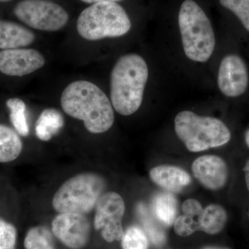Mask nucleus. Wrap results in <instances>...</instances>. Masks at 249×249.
Segmentation results:
<instances>
[{
  "mask_svg": "<svg viewBox=\"0 0 249 249\" xmlns=\"http://www.w3.org/2000/svg\"><path fill=\"white\" fill-rule=\"evenodd\" d=\"M14 14L24 24L40 31L60 30L69 20L62 6L47 0H23L16 5Z\"/></svg>",
  "mask_w": 249,
  "mask_h": 249,
  "instance_id": "7",
  "label": "nucleus"
},
{
  "mask_svg": "<svg viewBox=\"0 0 249 249\" xmlns=\"http://www.w3.org/2000/svg\"><path fill=\"white\" fill-rule=\"evenodd\" d=\"M192 171L196 179L211 191L222 189L227 184L229 169L225 160L216 155H205L193 161Z\"/></svg>",
  "mask_w": 249,
  "mask_h": 249,
  "instance_id": "12",
  "label": "nucleus"
},
{
  "mask_svg": "<svg viewBox=\"0 0 249 249\" xmlns=\"http://www.w3.org/2000/svg\"><path fill=\"white\" fill-rule=\"evenodd\" d=\"M131 26L130 19L124 8L113 1L91 5L83 11L77 21L78 34L90 41L125 35Z\"/></svg>",
  "mask_w": 249,
  "mask_h": 249,
  "instance_id": "5",
  "label": "nucleus"
},
{
  "mask_svg": "<svg viewBox=\"0 0 249 249\" xmlns=\"http://www.w3.org/2000/svg\"><path fill=\"white\" fill-rule=\"evenodd\" d=\"M106 183L96 173L79 174L69 178L55 193L53 209L60 213L88 214L103 194Z\"/></svg>",
  "mask_w": 249,
  "mask_h": 249,
  "instance_id": "6",
  "label": "nucleus"
},
{
  "mask_svg": "<svg viewBox=\"0 0 249 249\" xmlns=\"http://www.w3.org/2000/svg\"><path fill=\"white\" fill-rule=\"evenodd\" d=\"M124 249H147L148 237L145 231L138 227H131L124 232L122 240Z\"/></svg>",
  "mask_w": 249,
  "mask_h": 249,
  "instance_id": "22",
  "label": "nucleus"
},
{
  "mask_svg": "<svg viewBox=\"0 0 249 249\" xmlns=\"http://www.w3.org/2000/svg\"><path fill=\"white\" fill-rule=\"evenodd\" d=\"M175 129L178 139L193 152L222 146L231 138L229 127L223 121L198 116L191 111L178 113L175 119Z\"/></svg>",
  "mask_w": 249,
  "mask_h": 249,
  "instance_id": "4",
  "label": "nucleus"
},
{
  "mask_svg": "<svg viewBox=\"0 0 249 249\" xmlns=\"http://www.w3.org/2000/svg\"><path fill=\"white\" fill-rule=\"evenodd\" d=\"M81 1H84L85 3H89V4H95V3L102 2V1L116 2V1H121V0H81Z\"/></svg>",
  "mask_w": 249,
  "mask_h": 249,
  "instance_id": "28",
  "label": "nucleus"
},
{
  "mask_svg": "<svg viewBox=\"0 0 249 249\" xmlns=\"http://www.w3.org/2000/svg\"><path fill=\"white\" fill-rule=\"evenodd\" d=\"M244 172H245L246 184H247V189L249 191V160L246 163Z\"/></svg>",
  "mask_w": 249,
  "mask_h": 249,
  "instance_id": "27",
  "label": "nucleus"
},
{
  "mask_svg": "<svg viewBox=\"0 0 249 249\" xmlns=\"http://www.w3.org/2000/svg\"><path fill=\"white\" fill-rule=\"evenodd\" d=\"M178 26L186 56L193 61H208L213 53L215 37L209 18L196 1H183Z\"/></svg>",
  "mask_w": 249,
  "mask_h": 249,
  "instance_id": "3",
  "label": "nucleus"
},
{
  "mask_svg": "<svg viewBox=\"0 0 249 249\" xmlns=\"http://www.w3.org/2000/svg\"><path fill=\"white\" fill-rule=\"evenodd\" d=\"M221 5L231 11L249 31V0H219Z\"/></svg>",
  "mask_w": 249,
  "mask_h": 249,
  "instance_id": "23",
  "label": "nucleus"
},
{
  "mask_svg": "<svg viewBox=\"0 0 249 249\" xmlns=\"http://www.w3.org/2000/svg\"><path fill=\"white\" fill-rule=\"evenodd\" d=\"M60 103L64 111L83 121L85 128L91 133H104L114 124V113L110 101L91 82L78 80L70 83L62 92Z\"/></svg>",
  "mask_w": 249,
  "mask_h": 249,
  "instance_id": "1",
  "label": "nucleus"
},
{
  "mask_svg": "<svg viewBox=\"0 0 249 249\" xmlns=\"http://www.w3.org/2000/svg\"><path fill=\"white\" fill-rule=\"evenodd\" d=\"M228 220L226 210L219 204H211L204 209L199 218V231L216 235L225 227Z\"/></svg>",
  "mask_w": 249,
  "mask_h": 249,
  "instance_id": "17",
  "label": "nucleus"
},
{
  "mask_svg": "<svg viewBox=\"0 0 249 249\" xmlns=\"http://www.w3.org/2000/svg\"><path fill=\"white\" fill-rule=\"evenodd\" d=\"M152 213L165 227L173 225L178 213V201L172 193L165 192L156 195L152 199Z\"/></svg>",
  "mask_w": 249,
  "mask_h": 249,
  "instance_id": "15",
  "label": "nucleus"
},
{
  "mask_svg": "<svg viewBox=\"0 0 249 249\" xmlns=\"http://www.w3.org/2000/svg\"></svg>",
  "mask_w": 249,
  "mask_h": 249,
  "instance_id": "32",
  "label": "nucleus"
},
{
  "mask_svg": "<svg viewBox=\"0 0 249 249\" xmlns=\"http://www.w3.org/2000/svg\"><path fill=\"white\" fill-rule=\"evenodd\" d=\"M204 209L202 206L196 199H188L183 203V214L194 216V217H199L202 213Z\"/></svg>",
  "mask_w": 249,
  "mask_h": 249,
  "instance_id": "26",
  "label": "nucleus"
},
{
  "mask_svg": "<svg viewBox=\"0 0 249 249\" xmlns=\"http://www.w3.org/2000/svg\"><path fill=\"white\" fill-rule=\"evenodd\" d=\"M137 212L145 229V232L152 243L157 247L164 245L166 241L165 232L162 224L157 220L152 212L142 203L137 205Z\"/></svg>",
  "mask_w": 249,
  "mask_h": 249,
  "instance_id": "19",
  "label": "nucleus"
},
{
  "mask_svg": "<svg viewBox=\"0 0 249 249\" xmlns=\"http://www.w3.org/2000/svg\"><path fill=\"white\" fill-rule=\"evenodd\" d=\"M245 140L246 144H247V146H248L249 148V129L245 132Z\"/></svg>",
  "mask_w": 249,
  "mask_h": 249,
  "instance_id": "30",
  "label": "nucleus"
},
{
  "mask_svg": "<svg viewBox=\"0 0 249 249\" xmlns=\"http://www.w3.org/2000/svg\"><path fill=\"white\" fill-rule=\"evenodd\" d=\"M25 249H55L52 232L45 227L29 229L24 242Z\"/></svg>",
  "mask_w": 249,
  "mask_h": 249,
  "instance_id": "21",
  "label": "nucleus"
},
{
  "mask_svg": "<svg viewBox=\"0 0 249 249\" xmlns=\"http://www.w3.org/2000/svg\"><path fill=\"white\" fill-rule=\"evenodd\" d=\"M10 1H11V0H0V2H8Z\"/></svg>",
  "mask_w": 249,
  "mask_h": 249,
  "instance_id": "31",
  "label": "nucleus"
},
{
  "mask_svg": "<svg viewBox=\"0 0 249 249\" xmlns=\"http://www.w3.org/2000/svg\"><path fill=\"white\" fill-rule=\"evenodd\" d=\"M45 64L43 55L36 49H6L0 52V71L7 76H26L42 68Z\"/></svg>",
  "mask_w": 249,
  "mask_h": 249,
  "instance_id": "11",
  "label": "nucleus"
},
{
  "mask_svg": "<svg viewBox=\"0 0 249 249\" xmlns=\"http://www.w3.org/2000/svg\"><path fill=\"white\" fill-rule=\"evenodd\" d=\"M125 206L124 199L115 192L104 193L96 205L94 227L108 242L122 240L124 235L123 218Z\"/></svg>",
  "mask_w": 249,
  "mask_h": 249,
  "instance_id": "8",
  "label": "nucleus"
},
{
  "mask_svg": "<svg viewBox=\"0 0 249 249\" xmlns=\"http://www.w3.org/2000/svg\"><path fill=\"white\" fill-rule=\"evenodd\" d=\"M202 249H230L227 247H217V246H211V247H206Z\"/></svg>",
  "mask_w": 249,
  "mask_h": 249,
  "instance_id": "29",
  "label": "nucleus"
},
{
  "mask_svg": "<svg viewBox=\"0 0 249 249\" xmlns=\"http://www.w3.org/2000/svg\"><path fill=\"white\" fill-rule=\"evenodd\" d=\"M150 178L155 184L170 193H178L191 183L189 174L174 165H162L150 171Z\"/></svg>",
  "mask_w": 249,
  "mask_h": 249,
  "instance_id": "13",
  "label": "nucleus"
},
{
  "mask_svg": "<svg viewBox=\"0 0 249 249\" xmlns=\"http://www.w3.org/2000/svg\"><path fill=\"white\" fill-rule=\"evenodd\" d=\"M32 31L17 23L0 20V49H14L31 45L35 40Z\"/></svg>",
  "mask_w": 249,
  "mask_h": 249,
  "instance_id": "14",
  "label": "nucleus"
},
{
  "mask_svg": "<svg viewBox=\"0 0 249 249\" xmlns=\"http://www.w3.org/2000/svg\"><path fill=\"white\" fill-rule=\"evenodd\" d=\"M148 73L146 62L137 54L124 55L116 62L111 73L110 96L119 114L129 116L138 110Z\"/></svg>",
  "mask_w": 249,
  "mask_h": 249,
  "instance_id": "2",
  "label": "nucleus"
},
{
  "mask_svg": "<svg viewBox=\"0 0 249 249\" xmlns=\"http://www.w3.org/2000/svg\"><path fill=\"white\" fill-rule=\"evenodd\" d=\"M22 142L17 132L0 124V163L16 160L22 150Z\"/></svg>",
  "mask_w": 249,
  "mask_h": 249,
  "instance_id": "18",
  "label": "nucleus"
},
{
  "mask_svg": "<svg viewBox=\"0 0 249 249\" xmlns=\"http://www.w3.org/2000/svg\"><path fill=\"white\" fill-rule=\"evenodd\" d=\"M218 86L228 97H237L248 88L249 77L245 62L236 55L224 57L218 73Z\"/></svg>",
  "mask_w": 249,
  "mask_h": 249,
  "instance_id": "10",
  "label": "nucleus"
},
{
  "mask_svg": "<svg viewBox=\"0 0 249 249\" xmlns=\"http://www.w3.org/2000/svg\"><path fill=\"white\" fill-rule=\"evenodd\" d=\"M17 237L16 228L0 217V249H16Z\"/></svg>",
  "mask_w": 249,
  "mask_h": 249,
  "instance_id": "25",
  "label": "nucleus"
},
{
  "mask_svg": "<svg viewBox=\"0 0 249 249\" xmlns=\"http://www.w3.org/2000/svg\"><path fill=\"white\" fill-rule=\"evenodd\" d=\"M199 217L183 214L182 215L177 217L174 223V230L175 233L181 237H188L199 231L198 222Z\"/></svg>",
  "mask_w": 249,
  "mask_h": 249,
  "instance_id": "24",
  "label": "nucleus"
},
{
  "mask_svg": "<svg viewBox=\"0 0 249 249\" xmlns=\"http://www.w3.org/2000/svg\"><path fill=\"white\" fill-rule=\"evenodd\" d=\"M65 124L63 116L58 109L48 108L42 111L36 124L37 138L49 142L60 132Z\"/></svg>",
  "mask_w": 249,
  "mask_h": 249,
  "instance_id": "16",
  "label": "nucleus"
},
{
  "mask_svg": "<svg viewBox=\"0 0 249 249\" xmlns=\"http://www.w3.org/2000/svg\"><path fill=\"white\" fill-rule=\"evenodd\" d=\"M52 226L53 235L69 248H83L89 241L91 226L84 214L60 213Z\"/></svg>",
  "mask_w": 249,
  "mask_h": 249,
  "instance_id": "9",
  "label": "nucleus"
},
{
  "mask_svg": "<svg viewBox=\"0 0 249 249\" xmlns=\"http://www.w3.org/2000/svg\"><path fill=\"white\" fill-rule=\"evenodd\" d=\"M10 110V120L18 134L27 137L29 127L26 115V104L18 98H10L6 103Z\"/></svg>",
  "mask_w": 249,
  "mask_h": 249,
  "instance_id": "20",
  "label": "nucleus"
}]
</instances>
